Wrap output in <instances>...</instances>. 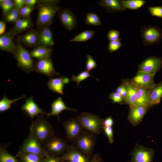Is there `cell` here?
I'll list each match as a JSON object with an SVG mask.
<instances>
[{"label":"cell","instance_id":"obj_12","mask_svg":"<svg viewBox=\"0 0 162 162\" xmlns=\"http://www.w3.org/2000/svg\"><path fill=\"white\" fill-rule=\"evenodd\" d=\"M34 71L49 77L60 76L55 70L51 58L38 60L35 65Z\"/></svg>","mask_w":162,"mask_h":162},{"label":"cell","instance_id":"obj_51","mask_svg":"<svg viewBox=\"0 0 162 162\" xmlns=\"http://www.w3.org/2000/svg\"><path fill=\"white\" fill-rule=\"evenodd\" d=\"M38 3L37 0H25V5L30 7H35V5Z\"/></svg>","mask_w":162,"mask_h":162},{"label":"cell","instance_id":"obj_53","mask_svg":"<svg viewBox=\"0 0 162 162\" xmlns=\"http://www.w3.org/2000/svg\"><path fill=\"white\" fill-rule=\"evenodd\" d=\"M63 80L64 84H68L69 82L70 79L68 77H65L64 76Z\"/></svg>","mask_w":162,"mask_h":162},{"label":"cell","instance_id":"obj_34","mask_svg":"<svg viewBox=\"0 0 162 162\" xmlns=\"http://www.w3.org/2000/svg\"><path fill=\"white\" fill-rule=\"evenodd\" d=\"M85 23L88 25L95 26L101 25V22L99 16L94 13L87 14L85 18Z\"/></svg>","mask_w":162,"mask_h":162},{"label":"cell","instance_id":"obj_5","mask_svg":"<svg viewBox=\"0 0 162 162\" xmlns=\"http://www.w3.org/2000/svg\"><path fill=\"white\" fill-rule=\"evenodd\" d=\"M17 46L13 56L17 61V66L27 74L34 71L35 64L28 51L23 47L20 42Z\"/></svg>","mask_w":162,"mask_h":162},{"label":"cell","instance_id":"obj_2","mask_svg":"<svg viewBox=\"0 0 162 162\" xmlns=\"http://www.w3.org/2000/svg\"><path fill=\"white\" fill-rule=\"evenodd\" d=\"M30 133L44 144L50 137L54 135L51 125L42 116H38L30 127Z\"/></svg>","mask_w":162,"mask_h":162},{"label":"cell","instance_id":"obj_22","mask_svg":"<svg viewBox=\"0 0 162 162\" xmlns=\"http://www.w3.org/2000/svg\"><path fill=\"white\" fill-rule=\"evenodd\" d=\"M122 81L126 84L127 88V93L124 104L128 105L129 107L134 106L137 96V86L132 82L130 79H124Z\"/></svg>","mask_w":162,"mask_h":162},{"label":"cell","instance_id":"obj_13","mask_svg":"<svg viewBox=\"0 0 162 162\" xmlns=\"http://www.w3.org/2000/svg\"><path fill=\"white\" fill-rule=\"evenodd\" d=\"M60 158L62 161L69 162H89L91 158L82 153L71 144L69 145L66 152Z\"/></svg>","mask_w":162,"mask_h":162},{"label":"cell","instance_id":"obj_45","mask_svg":"<svg viewBox=\"0 0 162 162\" xmlns=\"http://www.w3.org/2000/svg\"><path fill=\"white\" fill-rule=\"evenodd\" d=\"M60 156L49 155L45 158L43 162H62Z\"/></svg>","mask_w":162,"mask_h":162},{"label":"cell","instance_id":"obj_17","mask_svg":"<svg viewBox=\"0 0 162 162\" xmlns=\"http://www.w3.org/2000/svg\"><path fill=\"white\" fill-rule=\"evenodd\" d=\"M52 32L49 27H45L40 29L38 40V46L51 48L54 46Z\"/></svg>","mask_w":162,"mask_h":162},{"label":"cell","instance_id":"obj_3","mask_svg":"<svg viewBox=\"0 0 162 162\" xmlns=\"http://www.w3.org/2000/svg\"><path fill=\"white\" fill-rule=\"evenodd\" d=\"M84 129L98 135L103 130L104 119L93 114L82 112L77 117Z\"/></svg>","mask_w":162,"mask_h":162},{"label":"cell","instance_id":"obj_35","mask_svg":"<svg viewBox=\"0 0 162 162\" xmlns=\"http://www.w3.org/2000/svg\"><path fill=\"white\" fill-rule=\"evenodd\" d=\"M0 7L2 10L3 16H5L14 7L13 1L8 0L5 2L0 3Z\"/></svg>","mask_w":162,"mask_h":162},{"label":"cell","instance_id":"obj_21","mask_svg":"<svg viewBox=\"0 0 162 162\" xmlns=\"http://www.w3.org/2000/svg\"><path fill=\"white\" fill-rule=\"evenodd\" d=\"M13 36L8 32L0 35V49L1 50L10 52L13 55L15 52L17 46L13 40Z\"/></svg>","mask_w":162,"mask_h":162},{"label":"cell","instance_id":"obj_38","mask_svg":"<svg viewBox=\"0 0 162 162\" xmlns=\"http://www.w3.org/2000/svg\"><path fill=\"white\" fill-rule=\"evenodd\" d=\"M148 10L152 16L162 18V6L148 7Z\"/></svg>","mask_w":162,"mask_h":162},{"label":"cell","instance_id":"obj_50","mask_svg":"<svg viewBox=\"0 0 162 162\" xmlns=\"http://www.w3.org/2000/svg\"><path fill=\"white\" fill-rule=\"evenodd\" d=\"M59 2L57 0H38L39 4H44L51 5H57Z\"/></svg>","mask_w":162,"mask_h":162},{"label":"cell","instance_id":"obj_24","mask_svg":"<svg viewBox=\"0 0 162 162\" xmlns=\"http://www.w3.org/2000/svg\"><path fill=\"white\" fill-rule=\"evenodd\" d=\"M98 4L104 8L109 13L121 12L126 10L121 0H101L98 2Z\"/></svg>","mask_w":162,"mask_h":162},{"label":"cell","instance_id":"obj_6","mask_svg":"<svg viewBox=\"0 0 162 162\" xmlns=\"http://www.w3.org/2000/svg\"><path fill=\"white\" fill-rule=\"evenodd\" d=\"M44 149L50 155L60 156L66 151L69 145L65 140L55 135L43 144Z\"/></svg>","mask_w":162,"mask_h":162},{"label":"cell","instance_id":"obj_10","mask_svg":"<svg viewBox=\"0 0 162 162\" xmlns=\"http://www.w3.org/2000/svg\"><path fill=\"white\" fill-rule=\"evenodd\" d=\"M154 153L153 149L136 144L131 153L130 162H153Z\"/></svg>","mask_w":162,"mask_h":162},{"label":"cell","instance_id":"obj_52","mask_svg":"<svg viewBox=\"0 0 162 162\" xmlns=\"http://www.w3.org/2000/svg\"><path fill=\"white\" fill-rule=\"evenodd\" d=\"M6 28L5 22L4 21H0V35L3 34L5 33Z\"/></svg>","mask_w":162,"mask_h":162},{"label":"cell","instance_id":"obj_31","mask_svg":"<svg viewBox=\"0 0 162 162\" xmlns=\"http://www.w3.org/2000/svg\"><path fill=\"white\" fill-rule=\"evenodd\" d=\"M95 34L93 31L86 30L76 36L70 41L84 42L93 38Z\"/></svg>","mask_w":162,"mask_h":162},{"label":"cell","instance_id":"obj_32","mask_svg":"<svg viewBox=\"0 0 162 162\" xmlns=\"http://www.w3.org/2000/svg\"><path fill=\"white\" fill-rule=\"evenodd\" d=\"M23 95L21 97L14 99H9L6 97L5 95L0 100V112H3L11 108V105L14 102L25 97Z\"/></svg>","mask_w":162,"mask_h":162},{"label":"cell","instance_id":"obj_41","mask_svg":"<svg viewBox=\"0 0 162 162\" xmlns=\"http://www.w3.org/2000/svg\"><path fill=\"white\" fill-rule=\"evenodd\" d=\"M121 38L114 41H110L108 46V50L110 52H113L118 50L122 46V45L120 41Z\"/></svg>","mask_w":162,"mask_h":162},{"label":"cell","instance_id":"obj_16","mask_svg":"<svg viewBox=\"0 0 162 162\" xmlns=\"http://www.w3.org/2000/svg\"><path fill=\"white\" fill-rule=\"evenodd\" d=\"M58 16L61 21L65 28L68 31L74 29L77 25V20L74 14L67 9L60 10Z\"/></svg>","mask_w":162,"mask_h":162},{"label":"cell","instance_id":"obj_42","mask_svg":"<svg viewBox=\"0 0 162 162\" xmlns=\"http://www.w3.org/2000/svg\"><path fill=\"white\" fill-rule=\"evenodd\" d=\"M120 33L119 31L110 29L108 32L107 36L109 40L111 41L117 40L120 39Z\"/></svg>","mask_w":162,"mask_h":162},{"label":"cell","instance_id":"obj_11","mask_svg":"<svg viewBox=\"0 0 162 162\" xmlns=\"http://www.w3.org/2000/svg\"><path fill=\"white\" fill-rule=\"evenodd\" d=\"M162 67V58L156 56L147 57L138 66V71L155 75Z\"/></svg>","mask_w":162,"mask_h":162},{"label":"cell","instance_id":"obj_39","mask_svg":"<svg viewBox=\"0 0 162 162\" xmlns=\"http://www.w3.org/2000/svg\"><path fill=\"white\" fill-rule=\"evenodd\" d=\"M35 7H30L26 5L19 10L20 14L23 18L29 17L32 12L36 8Z\"/></svg>","mask_w":162,"mask_h":162},{"label":"cell","instance_id":"obj_1","mask_svg":"<svg viewBox=\"0 0 162 162\" xmlns=\"http://www.w3.org/2000/svg\"><path fill=\"white\" fill-rule=\"evenodd\" d=\"M97 136L84 129L71 144L83 154L91 158L93 155Z\"/></svg>","mask_w":162,"mask_h":162},{"label":"cell","instance_id":"obj_14","mask_svg":"<svg viewBox=\"0 0 162 162\" xmlns=\"http://www.w3.org/2000/svg\"><path fill=\"white\" fill-rule=\"evenodd\" d=\"M154 76L155 75L138 71L136 74L130 80L136 86L150 89L155 84L154 81Z\"/></svg>","mask_w":162,"mask_h":162},{"label":"cell","instance_id":"obj_8","mask_svg":"<svg viewBox=\"0 0 162 162\" xmlns=\"http://www.w3.org/2000/svg\"><path fill=\"white\" fill-rule=\"evenodd\" d=\"M140 31L142 43L145 46L156 44H158L162 38L161 29L157 26H143Z\"/></svg>","mask_w":162,"mask_h":162},{"label":"cell","instance_id":"obj_19","mask_svg":"<svg viewBox=\"0 0 162 162\" xmlns=\"http://www.w3.org/2000/svg\"><path fill=\"white\" fill-rule=\"evenodd\" d=\"M39 30L32 29L18 37L19 42H21L28 47L38 46Z\"/></svg>","mask_w":162,"mask_h":162},{"label":"cell","instance_id":"obj_15","mask_svg":"<svg viewBox=\"0 0 162 162\" xmlns=\"http://www.w3.org/2000/svg\"><path fill=\"white\" fill-rule=\"evenodd\" d=\"M129 108L128 120L133 126H136L141 123L148 108L145 106L136 105L130 106Z\"/></svg>","mask_w":162,"mask_h":162},{"label":"cell","instance_id":"obj_37","mask_svg":"<svg viewBox=\"0 0 162 162\" xmlns=\"http://www.w3.org/2000/svg\"><path fill=\"white\" fill-rule=\"evenodd\" d=\"M109 97L112 100L113 103H117L120 105L124 104V99L120 94L116 92L110 94Z\"/></svg>","mask_w":162,"mask_h":162},{"label":"cell","instance_id":"obj_18","mask_svg":"<svg viewBox=\"0 0 162 162\" xmlns=\"http://www.w3.org/2000/svg\"><path fill=\"white\" fill-rule=\"evenodd\" d=\"M21 109L24 111L32 119L35 116H38L39 114L43 115L46 114L44 111V110L39 107L34 101L33 96L26 99L25 102L22 106Z\"/></svg>","mask_w":162,"mask_h":162},{"label":"cell","instance_id":"obj_40","mask_svg":"<svg viewBox=\"0 0 162 162\" xmlns=\"http://www.w3.org/2000/svg\"><path fill=\"white\" fill-rule=\"evenodd\" d=\"M87 60L85 65L86 70L89 72L95 68L97 65L93 58L90 55H88L87 56Z\"/></svg>","mask_w":162,"mask_h":162},{"label":"cell","instance_id":"obj_33","mask_svg":"<svg viewBox=\"0 0 162 162\" xmlns=\"http://www.w3.org/2000/svg\"><path fill=\"white\" fill-rule=\"evenodd\" d=\"M0 162H20L5 149L0 147Z\"/></svg>","mask_w":162,"mask_h":162},{"label":"cell","instance_id":"obj_44","mask_svg":"<svg viewBox=\"0 0 162 162\" xmlns=\"http://www.w3.org/2000/svg\"><path fill=\"white\" fill-rule=\"evenodd\" d=\"M116 90V92L121 94L125 100L127 93V88L126 84L122 82V84L117 87Z\"/></svg>","mask_w":162,"mask_h":162},{"label":"cell","instance_id":"obj_47","mask_svg":"<svg viewBox=\"0 0 162 162\" xmlns=\"http://www.w3.org/2000/svg\"><path fill=\"white\" fill-rule=\"evenodd\" d=\"M89 162H104V161L101 154L97 153L93 155Z\"/></svg>","mask_w":162,"mask_h":162},{"label":"cell","instance_id":"obj_25","mask_svg":"<svg viewBox=\"0 0 162 162\" xmlns=\"http://www.w3.org/2000/svg\"><path fill=\"white\" fill-rule=\"evenodd\" d=\"M150 96L149 108L159 104L162 97V81L156 84L149 89Z\"/></svg>","mask_w":162,"mask_h":162},{"label":"cell","instance_id":"obj_28","mask_svg":"<svg viewBox=\"0 0 162 162\" xmlns=\"http://www.w3.org/2000/svg\"><path fill=\"white\" fill-rule=\"evenodd\" d=\"M63 77V76H61L59 78H49L47 83L48 88L54 92L61 95H63L64 84Z\"/></svg>","mask_w":162,"mask_h":162},{"label":"cell","instance_id":"obj_4","mask_svg":"<svg viewBox=\"0 0 162 162\" xmlns=\"http://www.w3.org/2000/svg\"><path fill=\"white\" fill-rule=\"evenodd\" d=\"M38 10L36 25L40 29L45 27H49L52 23L53 18L61 8L57 5L39 4Z\"/></svg>","mask_w":162,"mask_h":162},{"label":"cell","instance_id":"obj_43","mask_svg":"<svg viewBox=\"0 0 162 162\" xmlns=\"http://www.w3.org/2000/svg\"><path fill=\"white\" fill-rule=\"evenodd\" d=\"M103 130L107 137L109 142L112 144L114 142L113 129L112 127H106L103 128Z\"/></svg>","mask_w":162,"mask_h":162},{"label":"cell","instance_id":"obj_9","mask_svg":"<svg viewBox=\"0 0 162 162\" xmlns=\"http://www.w3.org/2000/svg\"><path fill=\"white\" fill-rule=\"evenodd\" d=\"M65 140L72 143L84 130L77 117L69 118L63 122Z\"/></svg>","mask_w":162,"mask_h":162},{"label":"cell","instance_id":"obj_27","mask_svg":"<svg viewBox=\"0 0 162 162\" xmlns=\"http://www.w3.org/2000/svg\"><path fill=\"white\" fill-rule=\"evenodd\" d=\"M52 50L51 48L38 46L33 49L30 54L31 57L39 60L51 58Z\"/></svg>","mask_w":162,"mask_h":162},{"label":"cell","instance_id":"obj_30","mask_svg":"<svg viewBox=\"0 0 162 162\" xmlns=\"http://www.w3.org/2000/svg\"><path fill=\"white\" fill-rule=\"evenodd\" d=\"M122 4L125 8L132 10H137L143 6L146 3L144 0H122Z\"/></svg>","mask_w":162,"mask_h":162},{"label":"cell","instance_id":"obj_36","mask_svg":"<svg viewBox=\"0 0 162 162\" xmlns=\"http://www.w3.org/2000/svg\"><path fill=\"white\" fill-rule=\"evenodd\" d=\"M91 76H93L90 74L89 72L85 70L80 72L76 76L73 75L71 77V80L73 81L76 82L77 83V86L79 87V84L81 81Z\"/></svg>","mask_w":162,"mask_h":162},{"label":"cell","instance_id":"obj_23","mask_svg":"<svg viewBox=\"0 0 162 162\" xmlns=\"http://www.w3.org/2000/svg\"><path fill=\"white\" fill-rule=\"evenodd\" d=\"M51 106V111L50 112L46 113L47 117L57 116L59 121V115L63 111L68 110L74 112L77 111L76 109L66 106L61 97H58L54 100L52 103Z\"/></svg>","mask_w":162,"mask_h":162},{"label":"cell","instance_id":"obj_46","mask_svg":"<svg viewBox=\"0 0 162 162\" xmlns=\"http://www.w3.org/2000/svg\"><path fill=\"white\" fill-rule=\"evenodd\" d=\"M22 18L20 14L10 17H5L4 21L5 22H15Z\"/></svg>","mask_w":162,"mask_h":162},{"label":"cell","instance_id":"obj_29","mask_svg":"<svg viewBox=\"0 0 162 162\" xmlns=\"http://www.w3.org/2000/svg\"><path fill=\"white\" fill-rule=\"evenodd\" d=\"M17 156L22 162H43L44 157L30 153H18Z\"/></svg>","mask_w":162,"mask_h":162},{"label":"cell","instance_id":"obj_48","mask_svg":"<svg viewBox=\"0 0 162 162\" xmlns=\"http://www.w3.org/2000/svg\"><path fill=\"white\" fill-rule=\"evenodd\" d=\"M114 124V121L111 116H109L104 120L103 124L104 127H112Z\"/></svg>","mask_w":162,"mask_h":162},{"label":"cell","instance_id":"obj_49","mask_svg":"<svg viewBox=\"0 0 162 162\" xmlns=\"http://www.w3.org/2000/svg\"><path fill=\"white\" fill-rule=\"evenodd\" d=\"M14 7L20 10L25 5V0H14L13 1Z\"/></svg>","mask_w":162,"mask_h":162},{"label":"cell","instance_id":"obj_20","mask_svg":"<svg viewBox=\"0 0 162 162\" xmlns=\"http://www.w3.org/2000/svg\"><path fill=\"white\" fill-rule=\"evenodd\" d=\"M32 20L30 16L28 17L22 18L15 23L14 26L8 33L14 36L19 34L33 27Z\"/></svg>","mask_w":162,"mask_h":162},{"label":"cell","instance_id":"obj_7","mask_svg":"<svg viewBox=\"0 0 162 162\" xmlns=\"http://www.w3.org/2000/svg\"><path fill=\"white\" fill-rule=\"evenodd\" d=\"M18 153L33 154L44 158L50 155L39 141L31 133L24 140Z\"/></svg>","mask_w":162,"mask_h":162},{"label":"cell","instance_id":"obj_54","mask_svg":"<svg viewBox=\"0 0 162 162\" xmlns=\"http://www.w3.org/2000/svg\"><path fill=\"white\" fill-rule=\"evenodd\" d=\"M62 162H69L68 161L64 160V161H63Z\"/></svg>","mask_w":162,"mask_h":162},{"label":"cell","instance_id":"obj_26","mask_svg":"<svg viewBox=\"0 0 162 162\" xmlns=\"http://www.w3.org/2000/svg\"><path fill=\"white\" fill-rule=\"evenodd\" d=\"M137 88V96L134 105L142 106L149 108L150 104L149 90L138 86Z\"/></svg>","mask_w":162,"mask_h":162}]
</instances>
